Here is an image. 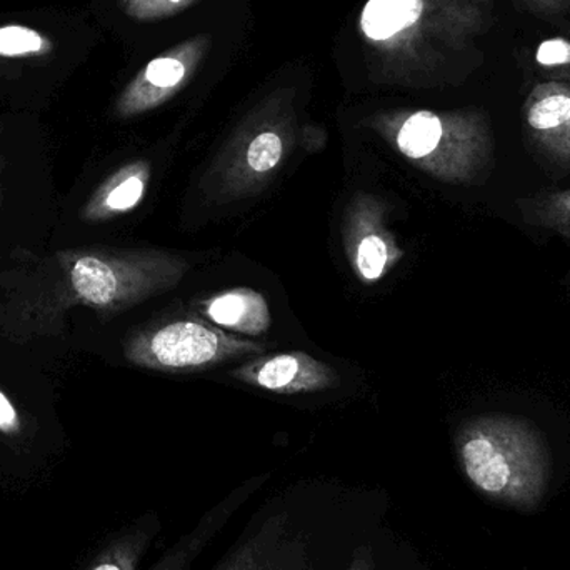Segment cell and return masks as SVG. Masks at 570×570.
<instances>
[{"instance_id":"cell-12","label":"cell","mask_w":570,"mask_h":570,"mask_svg":"<svg viewBox=\"0 0 570 570\" xmlns=\"http://www.w3.org/2000/svg\"><path fill=\"white\" fill-rule=\"evenodd\" d=\"M524 122L546 156L562 166L570 164V82L538 83L525 99Z\"/></svg>"},{"instance_id":"cell-4","label":"cell","mask_w":570,"mask_h":570,"mask_svg":"<svg viewBox=\"0 0 570 570\" xmlns=\"http://www.w3.org/2000/svg\"><path fill=\"white\" fill-rule=\"evenodd\" d=\"M367 124L412 166L442 183H478L494 157V134L481 110H387Z\"/></svg>"},{"instance_id":"cell-11","label":"cell","mask_w":570,"mask_h":570,"mask_svg":"<svg viewBox=\"0 0 570 570\" xmlns=\"http://www.w3.org/2000/svg\"><path fill=\"white\" fill-rule=\"evenodd\" d=\"M234 377L274 394H307L338 384L337 374L331 365L302 351L259 355L237 367Z\"/></svg>"},{"instance_id":"cell-21","label":"cell","mask_w":570,"mask_h":570,"mask_svg":"<svg viewBox=\"0 0 570 570\" xmlns=\"http://www.w3.org/2000/svg\"><path fill=\"white\" fill-rule=\"evenodd\" d=\"M347 570H382V564L372 546H358L352 552V561Z\"/></svg>"},{"instance_id":"cell-15","label":"cell","mask_w":570,"mask_h":570,"mask_svg":"<svg viewBox=\"0 0 570 570\" xmlns=\"http://www.w3.org/2000/svg\"><path fill=\"white\" fill-rule=\"evenodd\" d=\"M525 223L558 234L570 244V189L544 190L519 200Z\"/></svg>"},{"instance_id":"cell-14","label":"cell","mask_w":570,"mask_h":570,"mask_svg":"<svg viewBox=\"0 0 570 570\" xmlns=\"http://www.w3.org/2000/svg\"><path fill=\"white\" fill-rule=\"evenodd\" d=\"M200 317L224 331L239 332L249 337L266 334L273 325L267 298L249 287L229 288L210 295L197 304Z\"/></svg>"},{"instance_id":"cell-22","label":"cell","mask_w":570,"mask_h":570,"mask_svg":"<svg viewBox=\"0 0 570 570\" xmlns=\"http://www.w3.org/2000/svg\"><path fill=\"white\" fill-rule=\"evenodd\" d=\"M0 170H2V167H0ZM2 174V173H0ZM2 196H3V187H2V183H0V203H2Z\"/></svg>"},{"instance_id":"cell-9","label":"cell","mask_w":570,"mask_h":570,"mask_svg":"<svg viewBox=\"0 0 570 570\" xmlns=\"http://www.w3.org/2000/svg\"><path fill=\"white\" fill-rule=\"evenodd\" d=\"M345 250L355 276L365 284L384 279L404 250L384 226L382 206L371 196H358L348 210L345 224Z\"/></svg>"},{"instance_id":"cell-18","label":"cell","mask_w":570,"mask_h":570,"mask_svg":"<svg viewBox=\"0 0 570 570\" xmlns=\"http://www.w3.org/2000/svg\"><path fill=\"white\" fill-rule=\"evenodd\" d=\"M535 60L546 69H570V40L564 37L544 40L535 52Z\"/></svg>"},{"instance_id":"cell-10","label":"cell","mask_w":570,"mask_h":570,"mask_svg":"<svg viewBox=\"0 0 570 570\" xmlns=\"http://www.w3.org/2000/svg\"><path fill=\"white\" fill-rule=\"evenodd\" d=\"M214 570H312L305 539L287 514L271 515Z\"/></svg>"},{"instance_id":"cell-17","label":"cell","mask_w":570,"mask_h":570,"mask_svg":"<svg viewBox=\"0 0 570 570\" xmlns=\"http://www.w3.org/2000/svg\"><path fill=\"white\" fill-rule=\"evenodd\" d=\"M197 0H127L126 13L137 20H157L176 16Z\"/></svg>"},{"instance_id":"cell-16","label":"cell","mask_w":570,"mask_h":570,"mask_svg":"<svg viewBox=\"0 0 570 570\" xmlns=\"http://www.w3.org/2000/svg\"><path fill=\"white\" fill-rule=\"evenodd\" d=\"M52 43L37 32L23 26L0 27V57H32L47 53Z\"/></svg>"},{"instance_id":"cell-2","label":"cell","mask_w":570,"mask_h":570,"mask_svg":"<svg viewBox=\"0 0 570 570\" xmlns=\"http://www.w3.org/2000/svg\"><path fill=\"white\" fill-rule=\"evenodd\" d=\"M492 12L494 0H367L358 33L377 80L422 86L474 49Z\"/></svg>"},{"instance_id":"cell-8","label":"cell","mask_w":570,"mask_h":570,"mask_svg":"<svg viewBox=\"0 0 570 570\" xmlns=\"http://www.w3.org/2000/svg\"><path fill=\"white\" fill-rule=\"evenodd\" d=\"M291 137V104L285 102V94L271 97L237 140L229 183L234 180L236 189H244L269 179L283 164Z\"/></svg>"},{"instance_id":"cell-1","label":"cell","mask_w":570,"mask_h":570,"mask_svg":"<svg viewBox=\"0 0 570 570\" xmlns=\"http://www.w3.org/2000/svg\"><path fill=\"white\" fill-rule=\"evenodd\" d=\"M183 257L149 249L77 247L0 273V335L12 342L53 337L63 315L89 307L114 315L176 287Z\"/></svg>"},{"instance_id":"cell-13","label":"cell","mask_w":570,"mask_h":570,"mask_svg":"<svg viewBox=\"0 0 570 570\" xmlns=\"http://www.w3.org/2000/svg\"><path fill=\"white\" fill-rule=\"evenodd\" d=\"M150 177L153 167L147 160H134L110 174L83 206V223H107L132 213L146 197Z\"/></svg>"},{"instance_id":"cell-20","label":"cell","mask_w":570,"mask_h":570,"mask_svg":"<svg viewBox=\"0 0 570 570\" xmlns=\"http://www.w3.org/2000/svg\"><path fill=\"white\" fill-rule=\"evenodd\" d=\"M535 16L558 17L570 12V0H518Z\"/></svg>"},{"instance_id":"cell-5","label":"cell","mask_w":570,"mask_h":570,"mask_svg":"<svg viewBox=\"0 0 570 570\" xmlns=\"http://www.w3.org/2000/svg\"><path fill=\"white\" fill-rule=\"evenodd\" d=\"M266 351L261 342L229 334L206 318L180 317L136 332L124 355L136 367L190 372Z\"/></svg>"},{"instance_id":"cell-7","label":"cell","mask_w":570,"mask_h":570,"mask_svg":"<svg viewBox=\"0 0 570 570\" xmlns=\"http://www.w3.org/2000/svg\"><path fill=\"white\" fill-rule=\"evenodd\" d=\"M210 42V36L193 37L150 60L120 94L116 116L130 119L169 102L196 76Z\"/></svg>"},{"instance_id":"cell-3","label":"cell","mask_w":570,"mask_h":570,"mask_svg":"<svg viewBox=\"0 0 570 570\" xmlns=\"http://www.w3.org/2000/svg\"><path fill=\"white\" fill-rule=\"evenodd\" d=\"M459 464L468 481L489 501L531 512L551 484V452L541 431L515 415H479L455 438Z\"/></svg>"},{"instance_id":"cell-6","label":"cell","mask_w":570,"mask_h":570,"mask_svg":"<svg viewBox=\"0 0 570 570\" xmlns=\"http://www.w3.org/2000/svg\"><path fill=\"white\" fill-rule=\"evenodd\" d=\"M250 489L244 488L224 499L216 508L210 509L199 524L174 544L156 564L147 570H189L200 552L209 546L214 535L227 524L234 512L247 501ZM159 531L156 518L140 519L126 531L114 535L92 559L86 570H142L144 558Z\"/></svg>"},{"instance_id":"cell-23","label":"cell","mask_w":570,"mask_h":570,"mask_svg":"<svg viewBox=\"0 0 570 570\" xmlns=\"http://www.w3.org/2000/svg\"><path fill=\"white\" fill-rule=\"evenodd\" d=\"M122 2H124V3H126V2H127V0H122Z\"/></svg>"},{"instance_id":"cell-19","label":"cell","mask_w":570,"mask_h":570,"mask_svg":"<svg viewBox=\"0 0 570 570\" xmlns=\"http://www.w3.org/2000/svg\"><path fill=\"white\" fill-rule=\"evenodd\" d=\"M0 432L3 435H19L22 432L19 412L0 389Z\"/></svg>"}]
</instances>
